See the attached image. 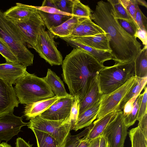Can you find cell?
Wrapping results in <instances>:
<instances>
[{"label": "cell", "instance_id": "1", "mask_svg": "<svg viewBox=\"0 0 147 147\" xmlns=\"http://www.w3.org/2000/svg\"><path fill=\"white\" fill-rule=\"evenodd\" d=\"M90 18L107 33L112 59L115 63H126L134 60L141 50L136 38L123 28L116 19L113 7L108 1L98 2Z\"/></svg>", "mask_w": 147, "mask_h": 147}, {"label": "cell", "instance_id": "2", "mask_svg": "<svg viewBox=\"0 0 147 147\" xmlns=\"http://www.w3.org/2000/svg\"><path fill=\"white\" fill-rule=\"evenodd\" d=\"M104 66L90 54L80 49L74 48L66 56L62 64L61 75L70 94L77 97L79 104Z\"/></svg>", "mask_w": 147, "mask_h": 147}, {"label": "cell", "instance_id": "3", "mask_svg": "<svg viewBox=\"0 0 147 147\" xmlns=\"http://www.w3.org/2000/svg\"><path fill=\"white\" fill-rule=\"evenodd\" d=\"M15 84L14 88L19 103L29 104L55 96L43 78L27 71Z\"/></svg>", "mask_w": 147, "mask_h": 147}, {"label": "cell", "instance_id": "4", "mask_svg": "<svg viewBox=\"0 0 147 147\" xmlns=\"http://www.w3.org/2000/svg\"><path fill=\"white\" fill-rule=\"evenodd\" d=\"M134 60L126 63H115L104 66L99 72L98 80L102 94L111 93L123 85L134 75Z\"/></svg>", "mask_w": 147, "mask_h": 147}, {"label": "cell", "instance_id": "5", "mask_svg": "<svg viewBox=\"0 0 147 147\" xmlns=\"http://www.w3.org/2000/svg\"><path fill=\"white\" fill-rule=\"evenodd\" d=\"M0 38L8 45L18 62L27 67L33 63L34 55L27 48L22 37L0 10Z\"/></svg>", "mask_w": 147, "mask_h": 147}, {"label": "cell", "instance_id": "6", "mask_svg": "<svg viewBox=\"0 0 147 147\" xmlns=\"http://www.w3.org/2000/svg\"><path fill=\"white\" fill-rule=\"evenodd\" d=\"M48 134L55 138L61 147H63L70 135L71 125L68 118L65 120H49L39 115L31 119L27 125Z\"/></svg>", "mask_w": 147, "mask_h": 147}, {"label": "cell", "instance_id": "7", "mask_svg": "<svg viewBox=\"0 0 147 147\" xmlns=\"http://www.w3.org/2000/svg\"><path fill=\"white\" fill-rule=\"evenodd\" d=\"M6 18L20 35L26 46L35 50L41 28L45 26L39 14L36 12L29 18L20 21Z\"/></svg>", "mask_w": 147, "mask_h": 147}, {"label": "cell", "instance_id": "8", "mask_svg": "<svg viewBox=\"0 0 147 147\" xmlns=\"http://www.w3.org/2000/svg\"><path fill=\"white\" fill-rule=\"evenodd\" d=\"M45 28V26L41 28L35 50L51 66L62 65L63 57L57 48L53 34Z\"/></svg>", "mask_w": 147, "mask_h": 147}, {"label": "cell", "instance_id": "9", "mask_svg": "<svg viewBox=\"0 0 147 147\" xmlns=\"http://www.w3.org/2000/svg\"><path fill=\"white\" fill-rule=\"evenodd\" d=\"M127 128L125 123L122 111H118L108 124L101 136L106 140L108 147H124Z\"/></svg>", "mask_w": 147, "mask_h": 147}, {"label": "cell", "instance_id": "10", "mask_svg": "<svg viewBox=\"0 0 147 147\" xmlns=\"http://www.w3.org/2000/svg\"><path fill=\"white\" fill-rule=\"evenodd\" d=\"M137 80L138 78L134 75L118 89L109 93L102 94L101 98L97 119L115 111L121 100Z\"/></svg>", "mask_w": 147, "mask_h": 147}, {"label": "cell", "instance_id": "11", "mask_svg": "<svg viewBox=\"0 0 147 147\" xmlns=\"http://www.w3.org/2000/svg\"><path fill=\"white\" fill-rule=\"evenodd\" d=\"M75 99V97L71 95L69 97L61 98L39 115L43 119L49 120H65L69 116Z\"/></svg>", "mask_w": 147, "mask_h": 147}, {"label": "cell", "instance_id": "12", "mask_svg": "<svg viewBox=\"0 0 147 147\" xmlns=\"http://www.w3.org/2000/svg\"><path fill=\"white\" fill-rule=\"evenodd\" d=\"M28 123L23 121L22 117L16 116L13 113L0 117V142L3 140L7 142L10 140Z\"/></svg>", "mask_w": 147, "mask_h": 147}, {"label": "cell", "instance_id": "13", "mask_svg": "<svg viewBox=\"0 0 147 147\" xmlns=\"http://www.w3.org/2000/svg\"><path fill=\"white\" fill-rule=\"evenodd\" d=\"M19 104L12 85L0 77V117L13 113Z\"/></svg>", "mask_w": 147, "mask_h": 147}, {"label": "cell", "instance_id": "14", "mask_svg": "<svg viewBox=\"0 0 147 147\" xmlns=\"http://www.w3.org/2000/svg\"><path fill=\"white\" fill-rule=\"evenodd\" d=\"M26 67L19 62H6L0 63V77L12 85L24 74Z\"/></svg>", "mask_w": 147, "mask_h": 147}, {"label": "cell", "instance_id": "15", "mask_svg": "<svg viewBox=\"0 0 147 147\" xmlns=\"http://www.w3.org/2000/svg\"><path fill=\"white\" fill-rule=\"evenodd\" d=\"M65 37L93 48L111 52L109 39L106 33L93 36Z\"/></svg>", "mask_w": 147, "mask_h": 147}, {"label": "cell", "instance_id": "16", "mask_svg": "<svg viewBox=\"0 0 147 147\" xmlns=\"http://www.w3.org/2000/svg\"><path fill=\"white\" fill-rule=\"evenodd\" d=\"M35 6L16 3V5L7 10L4 13L5 16L11 20L22 21L27 19L36 12Z\"/></svg>", "mask_w": 147, "mask_h": 147}, {"label": "cell", "instance_id": "17", "mask_svg": "<svg viewBox=\"0 0 147 147\" xmlns=\"http://www.w3.org/2000/svg\"><path fill=\"white\" fill-rule=\"evenodd\" d=\"M117 112L113 111L100 119H97L89 126L88 131L82 138V139L90 141L100 136L108 124L115 117Z\"/></svg>", "mask_w": 147, "mask_h": 147}, {"label": "cell", "instance_id": "18", "mask_svg": "<svg viewBox=\"0 0 147 147\" xmlns=\"http://www.w3.org/2000/svg\"><path fill=\"white\" fill-rule=\"evenodd\" d=\"M61 98L55 96L53 97L32 104L26 105L24 111L27 120H30L39 115L48 109L57 101Z\"/></svg>", "mask_w": 147, "mask_h": 147}, {"label": "cell", "instance_id": "19", "mask_svg": "<svg viewBox=\"0 0 147 147\" xmlns=\"http://www.w3.org/2000/svg\"><path fill=\"white\" fill-rule=\"evenodd\" d=\"M98 76L93 80L84 98L79 104V115L92 106L102 96Z\"/></svg>", "mask_w": 147, "mask_h": 147}, {"label": "cell", "instance_id": "20", "mask_svg": "<svg viewBox=\"0 0 147 147\" xmlns=\"http://www.w3.org/2000/svg\"><path fill=\"white\" fill-rule=\"evenodd\" d=\"M101 97L92 106L79 115L73 130L77 131L88 127L96 119L100 107Z\"/></svg>", "mask_w": 147, "mask_h": 147}, {"label": "cell", "instance_id": "21", "mask_svg": "<svg viewBox=\"0 0 147 147\" xmlns=\"http://www.w3.org/2000/svg\"><path fill=\"white\" fill-rule=\"evenodd\" d=\"M87 18L73 16L59 26L51 28L49 31L53 35L60 38L67 37L71 35L78 24Z\"/></svg>", "mask_w": 147, "mask_h": 147}, {"label": "cell", "instance_id": "22", "mask_svg": "<svg viewBox=\"0 0 147 147\" xmlns=\"http://www.w3.org/2000/svg\"><path fill=\"white\" fill-rule=\"evenodd\" d=\"M43 78L55 96L62 98L71 95L66 92L63 81L51 69H48L46 76Z\"/></svg>", "mask_w": 147, "mask_h": 147}, {"label": "cell", "instance_id": "23", "mask_svg": "<svg viewBox=\"0 0 147 147\" xmlns=\"http://www.w3.org/2000/svg\"><path fill=\"white\" fill-rule=\"evenodd\" d=\"M61 38L66 41L69 45L74 48L80 49L90 53L102 65H103V63L105 61L112 59V55L109 51L93 48L66 37Z\"/></svg>", "mask_w": 147, "mask_h": 147}, {"label": "cell", "instance_id": "24", "mask_svg": "<svg viewBox=\"0 0 147 147\" xmlns=\"http://www.w3.org/2000/svg\"><path fill=\"white\" fill-rule=\"evenodd\" d=\"M147 77L144 78H138L137 81L132 85L128 92L119 102L115 111H122L125 103L130 99L137 97L140 94L147 84Z\"/></svg>", "mask_w": 147, "mask_h": 147}, {"label": "cell", "instance_id": "25", "mask_svg": "<svg viewBox=\"0 0 147 147\" xmlns=\"http://www.w3.org/2000/svg\"><path fill=\"white\" fill-rule=\"evenodd\" d=\"M134 75L139 78L147 77V45H144L134 60Z\"/></svg>", "mask_w": 147, "mask_h": 147}, {"label": "cell", "instance_id": "26", "mask_svg": "<svg viewBox=\"0 0 147 147\" xmlns=\"http://www.w3.org/2000/svg\"><path fill=\"white\" fill-rule=\"evenodd\" d=\"M41 17L48 30L52 27L59 26L72 16L46 13L37 9L36 11Z\"/></svg>", "mask_w": 147, "mask_h": 147}, {"label": "cell", "instance_id": "27", "mask_svg": "<svg viewBox=\"0 0 147 147\" xmlns=\"http://www.w3.org/2000/svg\"><path fill=\"white\" fill-rule=\"evenodd\" d=\"M30 129L35 135L38 147H61L55 139L48 134L34 128Z\"/></svg>", "mask_w": 147, "mask_h": 147}, {"label": "cell", "instance_id": "28", "mask_svg": "<svg viewBox=\"0 0 147 147\" xmlns=\"http://www.w3.org/2000/svg\"><path fill=\"white\" fill-rule=\"evenodd\" d=\"M129 134L131 147H147V139L137 127L130 130Z\"/></svg>", "mask_w": 147, "mask_h": 147}, {"label": "cell", "instance_id": "29", "mask_svg": "<svg viewBox=\"0 0 147 147\" xmlns=\"http://www.w3.org/2000/svg\"><path fill=\"white\" fill-rule=\"evenodd\" d=\"M107 1L112 6L116 19L132 20L120 0H107Z\"/></svg>", "mask_w": 147, "mask_h": 147}, {"label": "cell", "instance_id": "30", "mask_svg": "<svg viewBox=\"0 0 147 147\" xmlns=\"http://www.w3.org/2000/svg\"><path fill=\"white\" fill-rule=\"evenodd\" d=\"M143 94L138 95L134 102L133 109L130 113L124 117L125 125L128 128L133 125L137 120L139 110Z\"/></svg>", "mask_w": 147, "mask_h": 147}, {"label": "cell", "instance_id": "31", "mask_svg": "<svg viewBox=\"0 0 147 147\" xmlns=\"http://www.w3.org/2000/svg\"><path fill=\"white\" fill-rule=\"evenodd\" d=\"M106 33L100 27L93 22L90 18L85 20L82 36H93Z\"/></svg>", "mask_w": 147, "mask_h": 147}, {"label": "cell", "instance_id": "32", "mask_svg": "<svg viewBox=\"0 0 147 147\" xmlns=\"http://www.w3.org/2000/svg\"><path fill=\"white\" fill-rule=\"evenodd\" d=\"M91 10L88 6L82 3L79 0H74L71 15L80 17L90 18Z\"/></svg>", "mask_w": 147, "mask_h": 147}, {"label": "cell", "instance_id": "33", "mask_svg": "<svg viewBox=\"0 0 147 147\" xmlns=\"http://www.w3.org/2000/svg\"><path fill=\"white\" fill-rule=\"evenodd\" d=\"M0 54L6 62H19L18 59L8 45L0 38Z\"/></svg>", "mask_w": 147, "mask_h": 147}, {"label": "cell", "instance_id": "34", "mask_svg": "<svg viewBox=\"0 0 147 147\" xmlns=\"http://www.w3.org/2000/svg\"><path fill=\"white\" fill-rule=\"evenodd\" d=\"M74 1V0H53L56 8L62 12L71 15L72 13Z\"/></svg>", "mask_w": 147, "mask_h": 147}, {"label": "cell", "instance_id": "35", "mask_svg": "<svg viewBox=\"0 0 147 147\" xmlns=\"http://www.w3.org/2000/svg\"><path fill=\"white\" fill-rule=\"evenodd\" d=\"M75 97V100L68 118L71 125V130L73 129L76 123L79 115V101L77 97Z\"/></svg>", "mask_w": 147, "mask_h": 147}, {"label": "cell", "instance_id": "36", "mask_svg": "<svg viewBox=\"0 0 147 147\" xmlns=\"http://www.w3.org/2000/svg\"><path fill=\"white\" fill-rule=\"evenodd\" d=\"M120 0L131 19L138 27L135 19L136 12V4L134 3L133 0Z\"/></svg>", "mask_w": 147, "mask_h": 147}, {"label": "cell", "instance_id": "37", "mask_svg": "<svg viewBox=\"0 0 147 147\" xmlns=\"http://www.w3.org/2000/svg\"><path fill=\"white\" fill-rule=\"evenodd\" d=\"M118 21L120 26L125 31L131 36L134 37L138 27L133 20L119 19Z\"/></svg>", "mask_w": 147, "mask_h": 147}, {"label": "cell", "instance_id": "38", "mask_svg": "<svg viewBox=\"0 0 147 147\" xmlns=\"http://www.w3.org/2000/svg\"><path fill=\"white\" fill-rule=\"evenodd\" d=\"M136 6L135 19L138 28L147 31V18L142 12L138 5L136 4Z\"/></svg>", "mask_w": 147, "mask_h": 147}, {"label": "cell", "instance_id": "39", "mask_svg": "<svg viewBox=\"0 0 147 147\" xmlns=\"http://www.w3.org/2000/svg\"><path fill=\"white\" fill-rule=\"evenodd\" d=\"M88 127L84 131L77 135L71 136L70 135L63 147H76L79 143L81 138L84 136L88 131Z\"/></svg>", "mask_w": 147, "mask_h": 147}, {"label": "cell", "instance_id": "40", "mask_svg": "<svg viewBox=\"0 0 147 147\" xmlns=\"http://www.w3.org/2000/svg\"><path fill=\"white\" fill-rule=\"evenodd\" d=\"M144 91L142 93L143 96L139 110L137 120L139 121L146 113H147V88L146 86L144 88Z\"/></svg>", "mask_w": 147, "mask_h": 147}, {"label": "cell", "instance_id": "41", "mask_svg": "<svg viewBox=\"0 0 147 147\" xmlns=\"http://www.w3.org/2000/svg\"><path fill=\"white\" fill-rule=\"evenodd\" d=\"M36 8L44 12L51 14H59L72 16L71 15L65 13L53 7L47 6H36Z\"/></svg>", "mask_w": 147, "mask_h": 147}, {"label": "cell", "instance_id": "42", "mask_svg": "<svg viewBox=\"0 0 147 147\" xmlns=\"http://www.w3.org/2000/svg\"><path fill=\"white\" fill-rule=\"evenodd\" d=\"M138 121V127L145 136L147 138V113L143 115Z\"/></svg>", "mask_w": 147, "mask_h": 147}, {"label": "cell", "instance_id": "43", "mask_svg": "<svg viewBox=\"0 0 147 147\" xmlns=\"http://www.w3.org/2000/svg\"><path fill=\"white\" fill-rule=\"evenodd\" d=\"M86 19L82 21L78 24L74 29L71 35L68 36H82L83 32L85 21Z\"/></svg>", "mask_w": 147, "mask_h": 147}, {"label": "cell", "instance_id": "44", "mask_svg": "<svg viewBox=\"0 0 147 147\" xmlns=\"http://www.w3.org/2000/svg\"><path fill=\"white\" fill-rule=\"evenodd\" d=\"M137 97L131 98L124 105L122 111L124 117L129 115L131 112L133 107L134 103Z\"/></svg>", "mask_w": 147, "mask_h": 147}, {"label": "cell", "instance_id": "45", "mask_svg": "<svg viewBox=\"0 0 147 147\" xmlns=\"http://www.w3.org/2000/svg\"><path fill=\"white\" fill-rule=\"evenodd\" d=\"M134 37L138 38L144 45H147V31L137 29Z\"/></svg>", "mask_w": 147, "mask_h": 147}, {"label": "cell", "instance_id": "46", "mask_svg": "<svg viewBox=\"0 0 147 147\" xmlns=\"http://www.w3.org/2000/svg\"><path fill=\"white\" fill-rule=\"evenodd\" d=\"M16 147H32V144H30L26 142L23 139L18 137L16 139Z\"/></svg>", "mask_w": 147, "mask_h": 147}, {"label": "cell", "instance_id": "47", "mask_svg": "<svg viewBox=\"0 0 147 147\" xmlns=\"http://www.w3.org/2000/svg\"><path fill=\"white\" fill-rule=\"evenodd\" d=\"M90 142L81 139L80 141L76 147H90Z\"/></svg>", "mask_w": 147, "mask_h": 147}, {"label": "cell", "instance_id": "48", "mask_svg": "<svg viewBox=\"0 0 147 147\" xmlns=\"http://www.w3.org/2000/svg\"><path fill=\"white\" fill-rule=\"evenodd\" d=\"M100 136L90 141V147H99Z\"/></svg>", "mask_w": 147, "mask_h": 147}, {"label": "cell", "instance_id": "49", "mask_svg": "<svg viewBox=\"0 0 147 147\" xmlns=\"http://www.w3.org/2000/svg\"><path fill=\"white\" fill-rule=\"evenodd\" d=\"M99 147H108L106 140L102 136H100Z\"/></svg>", "mask_w": 147, "mask_h": 147}, {"label": "cell", "instance_id": "50", "mask_svg": "<svg viewBox=\"0 0 147 147\" xmlns=\"http://www.w3.org/2000/svg\"><path fill=\"white\" fill-rule=\"evenodd\" d=\"M134 3L138 5L143 6L147 8V4L146 1L144 0H133Z\"/></svg>", "mask_w": 147, "mask_h": 147}, {"label": "cell", "instance_id": "51", "mask_svg": "<svg viewBox=\"0 0 147 147\" xmlns=\"http://www.w3.org/2000/svg\"><path fill=\"white\" fill-rule=\"evenodd\" d=\"M0 147H12L11 145L6 142L0 143Z\"/></svg>", "mask_w": 147, "mask_h": 147}]
</instances>
